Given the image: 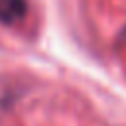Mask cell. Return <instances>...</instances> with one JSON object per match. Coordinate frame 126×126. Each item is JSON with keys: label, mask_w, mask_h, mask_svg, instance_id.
Returning a JSON list of instances; mask_svg holds the SVG:
<instances>
[{"label": "cell", "mask_w": 126, "mask_h": 126, "mask_svg": "<svg viewBox=\"0 0 126 126\" xmlns=\"http://www.w3.org/2000/svg\"><path fill=\"white\" fill-rule=\"evenodd\" d=\"M28 14V0H0V24L12 26Z\"/></svg>", "instance_id": "6da1fadb"}, {"label": "cell", "mask_w": 126, "mask_h": 126, "mask_svg": "<svg viewBox=\"0 0 126 126\" xmlns=\"http://www.w3.org/2000/svg\"><path fill=\"white\" fill-rule=\"evenodd\" d=\"M118 41H120V43H126V26H124V28H122V32H120Z\"/></svg>", "instance_id": "7a4b0ae2"}]
</instances>
